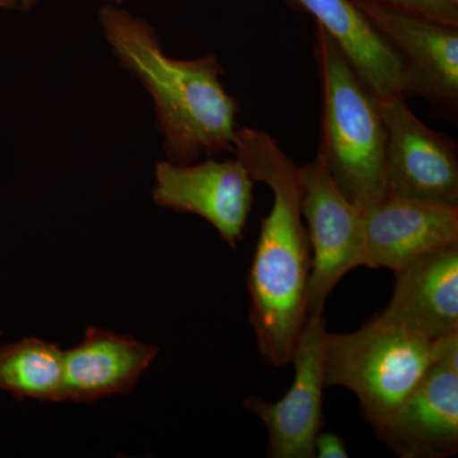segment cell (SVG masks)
Instances as JSON below:
<instances>
[{"instance_id":"cell-11","label":"cell","mask_w":458,"mask_h":458,"mask_svg":"<svg viewBox=\"0 0 458 458\" xmlns=\"http://www.w3.org/2000/svg\"><path fill=\"white\" fill-rule=\"evenodd\" d=\"M360 8L403 60L408 98L420 96L437 114L454 120L458 107V27L379 8Z\"/></svg>"},{"instance_id":"cell-17","label":"cell","mask_w":458,"mask_h":458,"mask_svg":"<svg viewBox=\"0 0 458 458\" xmlns=\"http://www.w3.org/2000/svg\"><path fill=\"white\" fill-rule=\"evenodd\" d=\"M315 454L318 458H348L345 441L335 433L319 432L315 439Z\"/></svg>"},{"instance_id":"cell-21","label":"cell","mask_w":458,"mask_h":458,"mask_svg":"<svg viewBox=\"0 0 458 458\" xmlns=\"http://www.w3.org/2000/svg\"><path fill=\"white\" fill-rule=\"evenodd\" d=\"M456 2H458V0H456Z\"/></svg>"},{"instance_id":"cell-8","label":"cell","mask_w":458,"mask_h":458,"mask_svg":"<svg viewBox=\"0 0 458 458\" xmlns=\"http://www.w3.org/2000/svg\"><path fill=\"white\" fill-rule=\"evenodd\" d=\"M255 183L237 157H210L189 165L161 161L156 165L153 200L158 207L201 216L236 249L252 210Z\"/></svg>"},{"instance_id":"cell-20","label":"cell","mask_w":458,"mask_h":458,"mask_svg":"<svg viewBox=\"0 0 458 458\" xmlns=\"http://www.w3.org/2000/svg\"><path fill=\"white\" fill-rule=\"evenodd\" d=\"M116 2H123V0H116Z\"/></svg>"},{"instance_id":"cell-1","label":"cell","mask_w":458,"mask_h":458,"mask_svg":"<svg viewBox=\"0 0 458 458\" xmlns=\"http://www.w3.org/2000/svg\"><path fill=\"white\" fill-rule=\"evenodd\" d=\"M234 155L256 182L273 192L262 218L250 267V325L262 360L274 367L291 363L309 318L311 247L302 212V171L265 131L238 128Z\"/></svg>"},{"instance_id":"cell-12","label":"cell","mask_w":458,"mask_h":458,"mask_svg":"<svg viewBox=\"0 0 458 458\" xmlns=\"http://www.w3.org/2000/svg\"><path fill=\"white\" fill-rule=\"evenodd\" d=\"M390 303L379 315L436 342L458 333V243L394 271Z\"/></svg>"},{"instance_id":"cell-10","label":"cell","mask_w":458,"mask_h":458,"mask_svg":"<svg viewBox=\"0 0 458 458\" xmlns=\"http://www.w3.org/2000/svg\"><path fill=\"white\" fill-rule=\"evenodd\" d=\"M361 267L397 271L458 243V208L387 194L360 208Z\"/></svg>"},{"instance_id":"cell-5","label":"cell","mask_w":458,"mask_h":458,"mask_svg":"<svg viewBox=\"0 0 458 458\" xmlns=\"http://www.w3.org/2000/svg\"><path fill=\"white\" fill-rule=\"evenodd\" d=\"M301 171L303 219L311 247L309 315H322L340 280L361 267L360 208L345 197L318 155Z\"/></svg>"},{"instance_id":"cell-14","label":"cell","mask_w":458,"mask_h":458,"mask_svg":"<svg viewBox=\"0 0 458 458\" xmlns=\"http://www.w3.org/2000/svg\"><path fill=\"white\" fill-rule=\"evenodd\" d=\"M158 348L129 335L89 327L80 345L65 352V401L93 403L134 390Z\"/></svg>"},{"instance_id":"cell-15","label":"cell","mask_w":458,"mask_h":458,"mask_svg":"<svg viewBox=\"0 0 458 458\" xmlns=\"http://www.w3.org/2000/svg\"><path fill=\"white\" fill-rule=\"evenodd\" d=\"M65 352L56 344L29 337L0 345V390L18 400L65 401Z\"/></svg>"},{"instance_id":"cell-4","label":"cell","mask_w":458,"mask_h":458,"mask_svg":"<svg viewBox=\"0 0 458 458\" xmlns=\"http://www.w3.org/2000/svg\"><path fill=\"white\" fill-rule=\"evenodd\" d=\"M436 355V342L377 313L360 330L327 333L325 386L352 391L376 433L420 384Z\"/></svg>"},{"instance_id":"cell-2","label":"cell","mask_w":458,"mask_h":458,"mask_svg":"<svg viewBox=\"0 0 458 458\" xmlns=\"http://www.w3.org/2000/svg\"><path fill=\"white\" fill-rule=\"evenodd\" d=\"M99 22L114 55L155 102L167 161L189 165L203 155L234 152L240 106L223 86L216 55L174 59L149 23L114 5L101 9Z\"/></svg>"},{"instance_id":"cell-6","label":"cell","mask_w":458,"mask_h":458,"mask_svg":"<svg viewBox=\"0 0 458 458\" xmlns=\"http://www.w3.org/2000/svg\"><path fill=\"white\" fill-rule=\"evenodd\" d=\"M406 99H377L387 132V194L458 208L456 143L421 123Z\"/></svg>"},{"instance_id":"cell-16","label":"cell","mask_w":458,"mask_h":458,"mask_svg":"<svg viewBox=\"0 0 458 458\" xmlns=\"http://www.w3.org/2000/svg\"><path fill=\"white\" fill-rule=\"evenodd\" d=\"M358 7H373L458 27L456 0H352Z\"/></svg>"},{"instance_id":"cell-18","label":"cell","mask_w":458,"mask_h":458,"mask_svg":"<svg viewBox=\"0 0 458 458\" xmlns=\"http://www.w3.org/2000/svg\"><path fill=\"white\" fill-rule=\"evenodd\" d=\"M38 2V0H2V5L3 8L14 11H30Z\"/></svg>"},{"instance_id":"cell-9","label":"cell","mask_w":458,"mask_h":458,"mask_svg":"<svg viewBox=\"0 0 458 458\" xmlns=\"http://www.w3.org/2000/svg\"><path fill=\"white\" fill-rule=\"evenodd\" d=\"M377 436L403 458L456 456L458 333L436 340L432 366Z\"/></svg>"},{"instance_id":"cell-13","label":"cell","mask_w":458,"mask_h":458,"mask_svg":"<svg viewBox=\"0 0 458 458\" xmlns=\"http://www.w3.org/2000/svg\"><path fill=\"white\" fill-rule=\"evenodd\" d=\"M315 18L377 99L408 98V75L397 51L352 0H286Z\"/></svg>"},{"instance_id":"cell-3","label":"cell","mask_w":458,"mask_h":458,"mask_svg":"<svg viewBox=\"0 0 458 458\" xmlns=\"http://www.w3.org/2000/svg\"><path fill=\"white\" fill-rule=\"evenodd\" d=\"M315 55L322 87L318 156L345 197L360 208L367 207L387 195V132L377 98L319 27Z\"/></svg>"},{"instance_id":"cell-7","label":"cell","mask_w":458,"mask_h":458,"mask_svg":"<svg viewBox=\"0 0 458 458\" xmlns=\"http://www.w3.org/2000/svg\"><path fill=\"white\" fill-rule=\"evenodd\" d=\"M327 322L309 315L295 343L291 363L294 379L288 393L276 403L261 397L245 400L246 409L260 419L267 432V457L315 458V439L322 428L324 401V342Z\"/></svg>"},{"instance_id":"cell-19","label":"cell","mask_w":458,"mask_h":458,"mask_svg":"<svg viewBox=\"0 0 458 458\" xmlns=\"http://www.w3.org/2000/svg\"><path fill=\"white\" fill-rule=\"evenodd\" d=\"M0 8H3L2 0H0Z\"/></svg>"}]
</instances>
